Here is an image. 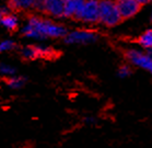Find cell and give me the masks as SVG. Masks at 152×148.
<instances>
[{
	"instance_id": "cell-15",
	"label": "cell",
	"mask_w": 152,
	"mask_h": 148,
	"mask_svg": "<svg viewBox=\"0 0 152 148\" xmlns=\"http://www.w3.org/2000/svg\"><path fill=\"white\" fill-rule=\"evenodd\" d=\"M14 48H17V43L13 40H4L0 41V53L10 52Z\"/></svg>"
},
{
	"instance_id": "cell-8",
	"label": "cell",
	"mask_w": 152,
	"mask_h": 148,
	"mask_svg": "<svg viewBox=\"0 0 152 148\" xmlns=\"http://www.w3.org/2000/svg\"><path fill=\"white\" fill-rule=\"evenodd\" d=\"M125 57L130 59L134 64L143 67V68L148 69L152 72V58L149 56L142 55L140 53L136 52V51H127L125 53Z\"/></svg>"
},
{
	"instance_id": "cell-6",
	"label": "cell",
	"mask_w": 152,
	"mask_h": 148,
	"mask_svg": "<svg viewBox=\"0 0 152 148\" xmlns=\"http://www.w3.org/2000/svg\"><path fill=\"white\" fill-rule=\"evenodd\" d=\"M64 38H65L66 43H70V44H73V43H83L84 44V43H90V42L94 41L96 38V35L94 34L93 32L82 30V31H75L68 33Z\"/></svg>"
},
{
	"instance_id": "cell-4",
	"label": "cell",
	"mask_w": 152,
	"mask_h": 148,
	"mask_svg": "<svg viewBox=\"0 0 152 148\" xmlns=\"http://www.w3.org/2000/svg\"><path fill=\"white\" fill-rule=\"evenodd\" d=\"M115 4L124 20H128L135 17L136 14L140 12L142 8V6L137 0H115Z\"/></svg>"
},
{
	"instance_id": "cell-2",
	"label": "cell",
	"mask_w": 152,
	"mask_h": 148,
	"mask_svg": "<svg viewBox=\"0 0 152 148\" xmlns=\"http://www.w3.org/2000/svg\"><path fill=\"white\" fill-rule=\"evenodd\" d=\"M123 21L115 0H100V23L106 28H114Z\"/></svg>"
},
{
	"instance_id": "cell-13",
	"label": "cell",
	"mask_w": 152,
	"mask_h": 148,
	"mask_svg": "<svg viewBox=\"0 0 152 148\" xmlns=\"http://www.w3.org/2000/svg\"><path fill=\"white\" fill-rule=\"evenodd\" d=\"M136 43L141 45L142 47L150 48L152 49V29H149L145 32H143L139 38H136Z\"/></svg>"
},
{
	"instance_id": "cell-7",
	"label": "cell",
	"mask_w": 152,
	"mask_h": 148,
	"mask_svg": "<svg viewBox=\"0 0 152 148\" xmlns=\"http://www.w3.org/2000/svg\"><path fill=\"white\" fill-rule=\"evenodd\" d=\"M84 4H86V0H66V2H65V18L78 21Z\"/></svg>"
},
{
	"instance_id": "cell-11",
	"label": "cell",
	"mask_w": 152,
	"mask_h": 148,
	"mask_svg": "<svg viewBox=\"0 0 152 148\" xmlns=\"http://www.w3.org/2000/svg\"><path fill=\"white\" fill-rule=\"evenodd\" d=\"M20 56L24 60H34V59L39 58L38 55V47L37 45H28L20 49Z\"/></svg>"
},
{
	"instance_id": "cell-14",
	"label": "cell",
	"mask_w": 152,
	"mask_h": 148,
	"mask_svg": "<svg viewBox=\"0 0 152 148\" xmlns=\"http://www.w3.org/2000/svg\"><path fill=\"white\" fill-rule=\"evenodd\" d=\"M0 75L4 77L13 76V75H17V69L8 64L0 62Z\"/></svg>"
},
{
	"instance_id": "cell-12",
	"label": "cell",
	"mask_w": 152,
	"mask_h": 148,
	"mask_svg": "<svg viewBox=\"0 0 152 148\" xmlns=\"http://www.w3.org/2000/svg\"><path fill=\"white\" fill-rule=\"evenodd\" d=\"M4 82L10 89H21L26 83V78L23 76L13 75V76L4 77Z\"/></svg>"
},
{
	"instance_id": "cell-3",
	"label": "cell",
	"mask_w": 152,
	"mask_h": 148,
	"mask_svg": "<svg viewBox=\"0 0 152 148\" xmlns=\"http://www.w3.org/2000/svg\"><path fill=\"white\" fill-rule=\"evenodd\" d=\"M84 23H100V0H86L78 19Z\"/></svg>"
},
{
	"instance_id": "cell-17",
	"label": "cell",
	"mask_w": 152,
	"mask_h": 148,
	"mask_svg": "<svg viewBox=\"0 0 152 148\" xmlns=\"http://www.w3.org/2000/svg\"><path fill=\"white\" fill-rule=\"evenodd\" d=\"M8 12H11L10 10H9V8L7 7V4H6V7H0V20L2 19V17H4V14L8 13Z\"/></svg>"
},
{
	"instance_id": "cell-1",
	"label": "cell",
	"mask_w": 152,
	"mask_h": 148,
	"mask_svg": "<svg viewBox=\"0 0 152 148\" xmlns=\"http://www.w3.org/2000/svg\"><path fill=\"white\" fill-rule=\"evenodd\" d=\"M28 24H30L43 38H62L68 34L66 27L35 14H32L28 18Z\"/></svg>"
},
{
	"instance_id": "cell-18",
	"label": "cell",
	"mask_w": 152,
	"mask_h": 148,
	"mask_svg": "<svg viewBox=\"0 0 152 148\" xmlns=\"http://www.w3.org/2000/svg\"><path fill=\"white\" fill-rule=\"evenodd\" d=\"M137 1H138L139 4H141L142 7H143V6H145V4H150V2H151L152 0H137Z\"/></svg>"
},
{
	"instance_id": "cell-9",
	"label": "cell",
	"mask_w": 152,
	"mask_h": 148,
	"mask_svg": "<svg viewBox=\"0 0 152 148\" xmlns=\"http://www.w3.org/2000/svg\"><path fill=\"white\" fill-rule=\"evenodd\" d=\"M7 7L11 12L28 11L33 7V0H8Z\"/></svg>"
},
{
	"instance_id": "cell-5",
	"label": "cell",
	"mask_w": 152,
	"mask_h": 148,
	"mask_svg": "<svg viewBox=\"0 0 152 148\" xmlns=\"http://www.w3.org/2000/svg\"><path fill=\"white\" fill-rule=\"evenodd\" d=\"M65 2L66 0H45L44 13L53 18H65Z\"/></svg>"
},
{
	"instance_id": "cell-10",
	"label": "cell",
	"mask_w": 152,
	"mask_h": 148,
	"mask_svg": "<svg viewBox=\"0 0 152 148\" xmlns=\"http://www.w3.org/2000/svg\"><path fill=\"white\" fill-rule=\"evenodd\" d=\"M0 24L8 31L15 32L19 29V18L13 12H8L0 20Z\"/></svg>"
},
{
	"instance_id": "cell-16",
	"label": "cell",
	"mask_w": 152,
	"mask_h": 148,
	"mask_svg": "<svg viewBox=\"0 0 152 148\" xmlns=\"http://www.w3.org/2000/svg\"><path fill=\"white\" fill-rule=\"evenodd\" d=\"M32 10L44 13V11H45V0H33Z\"/></svg>"
}]
</instances>
